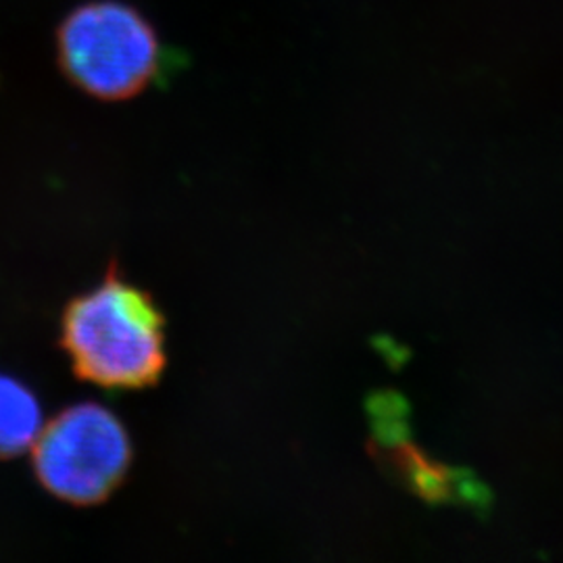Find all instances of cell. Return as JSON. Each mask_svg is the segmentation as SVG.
<instances>
[{
    "label": "cell",
    "instance_id": "obj_1",
    "mask_svg": "<svg viewBox=\"0 0 563 563\" xmlns=\"http://www.w3.org/2000/svg\"><path fill=\"white\" fill-rule=\"evenodd\" d=\"M60 344L81 380L136 390L162 378L165 320L155 299L123 280L113 265L107 278L67 305Z\"/></svg>",
    "mask_w": 563,
    "mask_h": 563
},
{
    "label": "cell",
    "instance_id": "obj_2",
    "mask_svg": "<svg viewBox=\"0 0 563 563\" xmlns=\"http://www.w3.org/2000/svg\"><path fill=\"white\" fill-rule=\"evenodd\" d=\"M60 69L101 101H125L155 80L162 48L153 25L123 2L99 0L74 9L57 32Z\"/></svg>",
    "mask_w": 563,
    "mask_h": 563
},
{
    "label": "cell",
    "instance_id": "obj_3",
    "mask_svg": "<svg viewBox=\"0 0 563 563\" xmlns=\"http://www.w3.org/2000/svg\"><path fill=\"white\" fill-rule=\"evenodd\" d=\"M32 460L36 478L51 495L71 505H97L123 483L132 443L109 409L80 402L44 423Z\"/></svg>",
    "mask_w": 563,
    "mask_h": 563
},
{
    "label": "cell",
    "instance_id": "obj_4",
    "mask_svg": "<svg viewBox=\"0 0 563 563\" xmlns=\"http://www.w3.org/2000/svg\"><path fill=\"white\" fill-rule=\"evenodd\" d=\"M42 428L38 397L18 378L0 374V460L30 451Z\"/></svg>",
    "mask_w": 563,
    "mask_h": 563
}]
</instances>
